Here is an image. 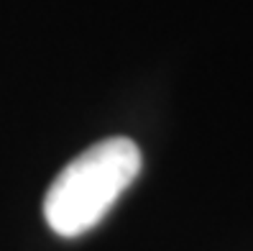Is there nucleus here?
Here are the masks:
<instances>
[{"label":"nucleus","mask_w":253,"mask_h":251,"mask_svg":"<svg viewBox=\"0 0 253 251\" xmlns=\"http://www.w3.org/2000/svg\"><path fill=\"white\" fill-rule=\"evenodd\" d=\"M141 149L126 136L92 144L56 174L43 198V218L62 239L92 231L141 172Z\"/></svg>","instance_id":"obj_1"}]
</instances>
